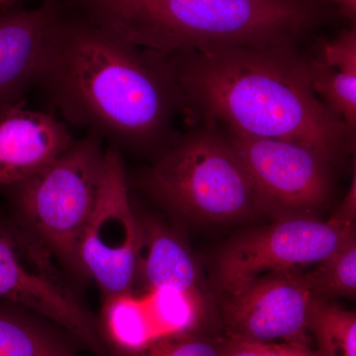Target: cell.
Segmentation results:
<instances>
[{"label":"cell","mask_w":356,"mask_h":356,"mask_svg":"<svg viewBox=\"0 0 356 356\" xmlns=\"http://www.w3.org/2000/svg\"><path fill=\"white\" fill-rule=\"evenodd\" d=\"M65 120L131 149L173 139L181 96L168 58L60 15L38 79Z\"/></svg>","instance_id":"6da1fadb"},{"label":"cell","mask_w":356,"mask_h":356,"mask_svg":"<svg viewBox=\"0 0 356 356\" xmlns=\"http://www.w3.org/2000/svg\"><path fill=\"white\" fill-rule=\"evenodd\" d=\"M182 110L236 132L298 143L332 165L353 151L355 133L312 88L298 46L222 49L168 56Z\"/></svg>","instance_id":"7a4b0ae2"},{"label":"cell","mask_w":356,"mask_h":356,"mask_svg":"<svg viewBox=\"0 0 356 356\" xmlns=\"http://www.w3.org/2000/svg\"><path fill=\"white\" fill-rule=\"evenodd\" d=\"M83 20L168 56L222 49L298 46L327 24L325 0H70Z\"/></svg>","instance_id":"3957f363"},{"label":"cell","mask_w":356,"mask_h":356,"mask_svg":"<svg viewBox=\"0 0 356 356\" xmlns=\"http://www.w3.org/2000/svg\"><path fill=\"white\" fill-rule=\"evenodd\" d=\"M140 184L159 205L191 221L235 222L264 214L245 166L214 122L202 121L173 138Z\"/></svg>","instance_id":"277c9868"},{"label":"cell","mask_w":356,"mask_h":356,"mask_svg":"<svg viewBox=\"0 0 356 356\" xmlns=\"http://www.w3.org/2000/svg\"><path fill=\"white\" fill-rule=\"evenodd\" d=\"M107 170L102 138L90 132L50 165L4 187L13 216L53 252L72 278L83 281L79 245L102 193Z\"/></svg>","instance_id":"5b68a950"},{"label":"cell","mask_w":356,"mask_h":356,"mask_svg":"<svg viewBox=\"0 0 356 356\" xmlns=\"http://www.w3.org/2000/svg\"><path fill=\"white\" fill-rule=\"evenodd\" d=\"M67 274L29 229L0 217V301L49 321L96 356H108L98 317Z\"/></svg>","instance_id":"8992f818"},{"label":"cell","mask_w":356,"mask_h":356,"mask_svg":"<svg viewBox=\"0 0 356 356\" xmlns=\"http://www.w3.org/2000/svg\"><path fill=\"white\" fill-rule=\"evenodd\" d=\"M355 225L324 222L313 215L274 219L240 234L220 250L215 281L222 295L233 294L268 273L304 271L332 254Z\"/></svg>","instance_id":"52a82bcc"},{"label":"cell","mask_w":356,"mask_h":356,"mask_svg":"<svg viewBox=\"0 0 356 356\" xmlns=\"http://www.w3.org/2000/svg\"><path fill=\"white\" fill-rule=\"evenodd\" d=\"M225 133L254 184L264 214L274 219L315 216L327 202L332 191V163L315 149L231 129Z\"/></svg>","instance_id":"ba28073f"},{"label":"cell","mask_w":356,"mask_h":356,"mask_svg":"<svg viewBox=\"0 0 356 356\" xmlns=\"http://www.w3.org/2000/svg\"><path fill=\"white\" fill-rule=\"evenodd\" d=\"M140 248V220L123 161L118 152L108 149L102 193L79 245L83 280L95 281L104 297L133 293Z\"/></svg>","instance_id":"9c48e42d"},{"label":"cell","mask_w":356,"mask_h":356,"mask_svg":"<svg viewBox=\"0 0 356 356\" xmlns=\"http://www.w3.org/2000/svg\"><path fill=\"white\" fill-rule=\"evenodd\" d=\"M315 298L306 271L268 273L233 294L225 295V336L311 346L309 311Z\"/></svg>","instance_id":"30bf717a"},{"label":"cell","mask_w":356,"mask_h":356,"mask_svg":"<svg viewBox=\"0 0 356 356\" xmlns=\"http://www.w3.org/2000/svg\"><path fill=\"white\" fill-rule=\"evenodd\" d=\"M76 140L51 112L26 107L23 100L0 106V187L36 175Z\"/></svg>","instance_id":"8fae6325"},{"label":"cell","mask_w":356,"mask_h":356,"mask_svg":"<svg viewBox=\"0 0 356 356\" xmlns=\"http://www.w3.org/2000/svg\"><path fill=\"white\" fill-rule=\"evenodd\" d=\"M60 17L55 2L32 10L0 13V106L21 99L38 79L51 32Z\"/></svg>","instance_id":"7c38bea8"},{"label":"cell","mask_w":356,"mask_h":356,"mask_svg":"<svg viewBox=\"0 0 356 356\" xmlns=\"http://www.w3.org/2000/svg\"><path fill=\"white\" fill-rule=\"evenodd\" d=\"M138 217L140 248L137 280L142 281L149 292L204 291L197 262L179 236L158 218L147 214Z\"/></svg>","instance_id":"4fadbf2b"},{"label":"cell","mask_w":356,"mask_h":356,"mask_svg":"<svg viewBox=\"0 0 356 356\" xmlns=\"http://www.w3.org/2000/svg\"><path fill=\"white\" fill-rule=\"evenodd\" d=\"M308 58L312 88L322 102L346 124L356 128V29H343L323 42Z\"/></svg>","instance_id":"5bb4252c"},{"label":"cell","mask_w":356,"mask_h":356,"mask_svg":"<svg viewBox=\"0 0 356 356\" xmlns=\"http://www.w3.org/2000/svg\"><path fill=\"white\" fill-rule=\"evenodd\" d=\"M77 344L49 321L0 301V356H79Z\"/></svg>","instance_id":"9a60e30c"},{"label":"cell","mask_w":356,"mask_h":356,"mask_svg":"<svg viewBox=\"0 0 356 356\" xmlns=\"http://www.w3.org/2000/svg\"><path fill=\"white\" fill-rule=\"evenodd\" d=\"M100 332L108 356H132L156 343L146 303L134 295L104 297Z\"/></svg>","instance_id":"2e32d148"},{"label":"cell","mask_w":356,"mask_h":356,"mask_svg":"<svg viewBox=\"0 0 356 356\" xmlns=\"http://www.w3.org/2000/svg\"><path fill=\"white\" fill-rule=\"evenodd\" d=\"M156 341L210 331V304L204 291L161 289L146 303Z\"/></svg>","instance_id":"e0dca14e"},{"label":"cell","mask_w":356,"mask_h":356,"mask_svg":"<svg viewBox=\"0 0 356 356\" xmlns=\"http://www.w3.org/2000/svg\"><path fill=\"white\" fill-rule=\"evenodd\" d=\"M308 331L318 356H356V315L327 300L314 298Z\"/></svg>","instance_id":"ac0fdd59"},{"label":"cell","mask_w":356,"mask_h":356,"mask_svg":"<svg viewBox=\"0 0 356 356\" xmlns=\"http://www.w3.org/2000/svg\"><path fill=\"white\" fill-rule=\"evenodd\" d=\"M306 271L312 291L316 298L355 299L356 295L355 231L344 238L325 259Z\"/></svg>","instance_id":"d6986e66"},{"label":"cell","mask_w":356,"mask_h":356,"mask_svg":"<svg viewBox=\"0 0 356 356\" xmlns=\"http://www.w3.org/2000/svg\"><path fill=\"white\" fill-rule=\"evenodd\" d=\"M225 334L212 330L188 336L166 337L132 356H220Z\"/></svg>","instance_id":"ffe728a7"},{"label":"cell","mask_w":356,"mask_h":356,"mask_svg":"<svg viewBox=\"0 0 356 356\" xmlns=\"http://www.w3.org/2000/svg\"><path fill=\"white\" fill-rule=\"evenodd\" d=\"M220 356H318L305 343L259 341L227 337Z\"/></svg>","instance_id":"44dd1931"},{"label":"cell","mask_w":356,"mask_h":356,"mask_svg":"<svg viewBox=\"0 0 356 356\" xmlns=\"http://www.w3.org/2000/svg\"><path fill=\"white\" fill-rule=\"evenodd\" d=\"M356 217V173L353 172L350 187L344 197L343 203L339 205V209L332 215V221L344 226L355 225Z\"/></svg>","instance_id":"7402d4cb"},{"label":"cell","mask_w":356,"mask_h":356,"mask_svg":"<svg viewBox=\"0 0 356 356\" xmlns=\"http://www.w3.org/2000/svg\"><path fill=\"white\" fill-rule=\"evenodd\" d=\"M325 2L337 7V11L346 19L355 23L356 21V0H325Z\"/></svg>","instance_id":"603a6c76"},{"label":"cell","mask_w":356,"mask_h":356,"mask_svg":"<svg viewBox=\"0 0 356 356\" xmlns=\"http://www.w3.org/2000/svg\"><path fill=\"white\" fill-rule=\"evenodd\" d=\"M19 1H21V0H0V8H8V7H13L14 4H16ZM56 1H57V0H44V2H50V3H53V2Z\"/></svg>","instance_id":"cb8c5ba5"}]
</instances>
